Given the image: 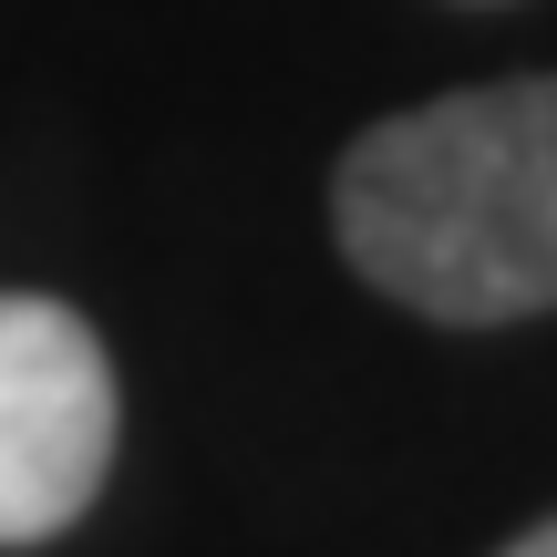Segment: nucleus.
<instances>
[{
    "label": "nucleus",
    "instance_id": "nucleus-2",
    "mask_svg": "<svg viewBox=\"0 0 557 557\" xmlns=\"http://www.w3.org/2000/svg\"><path fill=\"white\" fill-rule=\"evenodd\" d=\"M114 475V361L83 310L0 289V547H41Z\"/></svg>",
    "mask_w": 557,
    "mask_h": 557
},
{
    "label": "nucleus",
    "instance_id": "nucleus-1",
    "mask_svg": "<svg viewBox=\"0 0 557 557\" xmlns=\"http://www.w3.org/2000/svg\"><path fill=\"white\" fill-rule=\"evenodd\" d=\"M331 227L423 320L496 331L557 310V73L382 114L331 176Z\"/></svg>",
    "mask_w": 557,
    "mask_h": 557
},
{
    "label": "nucleus",
    "instance_id": "nucleus-3",
    "mask_svg": "<svg viewBox=\"0 0 557 557\" xmlns=\"http://www.w3.org/2000/svg\"><path fill=\"white\" fill-rule=\"evenodd\" d=\"M506 557H557V517H547V527H527V537L506 547Z\"/></svg>",
    "mask_w": 557,
    "mask_h": 557
}]
</instances>
